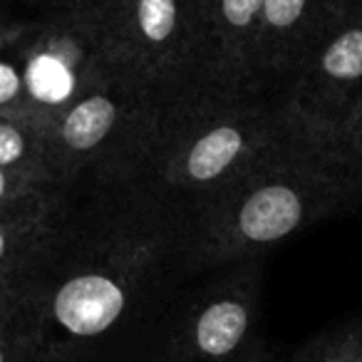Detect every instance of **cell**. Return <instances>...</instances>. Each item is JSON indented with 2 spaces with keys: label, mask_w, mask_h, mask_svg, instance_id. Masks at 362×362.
I'll return each mask as SVG.
<instances>
[{
  "label": "cell",
  "mask_w": 362,
  "mask_h": 362,
  "mask_svg": "<svg viewBox=\"0 0 362 362\" xmlns=\"http://www.w3.org/2000/svg\"><path fill=\"white\" fill-rule=\"evenodd\" d=\"M253 293L221 288L171 322L132 362H241L261 347L253 342Z\"/></svg>",
  "instance_id": "cell-1"
},
{
  "label": "cell",
  "mask_w": 362,
  "mask_h": 362,
  "mask_svg": "<svg viewBox=\"0 0 362 362\" xmlns=\"http://www.w3.org/2000/svg\"><path fill=\"white\" fill-rule=\"evenodd\" d=\"M303 218V202L288 187L256 192L238 214V233L248 243H271L288 236Z\"/></svg>",
  "instance_id": "cell-2"
},
{
  "label": "cell",
  "mask_w": 362,
  "mask_h": 362,
  "mask_svg": "<svg viewBox=\"0 0 362 362\" xmlns=\"http://www.w3.org/2000/svg\"><path fill=\"white\" fill-rule=\"evenodd\" d=\"M243 146V134L236 127H218L204 134L202 139L194 144L192 154H189L187 169L189 176L197 181H209L221 176L228 166L233 164Z\"/></svg>",
  "instance_id": "cell-3"
},
{
  "label": "cell",
  "mask_w": 362,
  "mask_h": 362,
  "mask_svg": "<svg viewBox=\"0 0 362 362\" xmlns=\"http://www.w3.org/2000/svg\"><path fill=\"white\" fill-rule=\"evenodd\" d=\"M117 119V107L107 97H87L67 112L62 122V139L72 149H92L110 134Z\"/></svg>",
  "instance_id": "cell-4"
},
{
  "label": "cell",
  "mask_w": 362,
  "mask_h": 362,
  "mask_svg": "<svg viewBox=\"0 0 362 362\" xmlns=\"http://www.w3.org/2000/svg\"><path fill=\"white\" fill-rule=\"evenodd\" d=\"M35 357V337L30 327L23 291L18 300L0 315V362H33Z\"/></svg>",
  "instance_id": "cell-5"
},
{
  "label": "cell",
  "mask_w": 362,
  "mask_h": 362,
  "mask_svg": "<svg viewBox=\"0 0 362 362\" xmlns=\"http://www.w3.org/2000/svg\"><path fill=\"white\" fill-rule=\"evenodd\" d=\"M291 362H362V322L308 342Z\"/></svg>",
  "instance_id": "cell-6"
},
{
  "label": "cell",
  "mask_w": 362,
  "mask_h": 362,
  "mask_svg": "<svg viewBox=\"0 0 362 362\" xmlns=\"http://www.w3.org/2000/svg\"><path fill=\"white\" fill-rule=\"evenodd\" d=\"M28 90L35 100L50 102V105H57V102L67 100L75 87V80H72V72L67 70V65L55 55H37L35 60L28 65Z\"/></svg>",
  "instance_id": "cell-7"
},
{
  "label": "cell",
  "mask_w": 362,
  "mask_h": 362,
  "mask_svg": "<svg viewBox=\"0 0 362 362\" xmlns=\"http://www.w3.org/2000/svg\"><path fill=\"white\" fill-rule=\"evenodd\" d=\"M322 70L335 80L362 77V30H347L322 55Z\"/></svg>",
  "instance_id": "cell-8"
},
{
  "label": "cell",
  "mask_w": 362,
  "mask_h": 362,
  "mask_svg": "<svg viewBox=\"0 0 362 362\" xmlns=\"http://www.w3.org/2000/svg\"><path fill=\"white\" fill-rule=\"evenodd\" d=\"M136 18L146 40L164 42L176 28V0H139Z\"/></svg>",
  "instance_id": "cell-9"
},
{
  "label": "cell",
  "mask_w": 362,
  "mask_h": 362,
  "mask_svg": "<svg viewBox=\"0 0 362 362\" xmlns=\"http://www.w3.org/2000/svg\"><path fill=\"white\" fill-rule=\"evenodd\" d=\"M305 0H263V18L273 28H288L300 18Z\"/></svg>",
  "instance_id": "cell-10"
},
{
  "label": "cell",
  "mask_w": 362,
  "mask_h": 362,
  "mask_svg": "<svg viewBox=\"0 0 362 362\" xmlns=\"http://www.w3.org/2000/svg\"><path fill=\"white\" fill-rule=\"evenodd\" d=\"M25 151V139L11 124H0V169L18 161Z\"/></svg>",
  "instance_id": "cell-11"
},
{
  "label": "cell",
  "mask_w": 362,
  "mask_h": 362,
  "mask_svg": "<svg viewBox=\"0 0 362 362\" xmlns=\"http://www.w3.org/2000/svg\"><path fill=\"white\" fill-rule=\"evenodd\" d=\"M223 16L231 25H248L256 18V13H261L263 0H221Z\"/></svg>",
  "instance_id": "cell-12"
},
{
  "label": "cell",
  "mask_w": 362,
  "mask_h": 362,
  "mask_svg": "<svg viewBox=\"0 0 362 362\" xmlns=\"http://www.w3.org/2000/svg\"><path fill=\"white\" fill-rule=\"evenodd\" d=\"M18 92H21V77H18L16 67L0 62V105L11 102Z\"/></svg>",
  "instance_id": "cell-13"
},
{
  "label": "cell",
  "mask_w": 362,
  "mask_h": 362,
  "mask_svg": "<svg viewBox=\"0 0 362 362\" xmlns=\"http://www.w3.org/2000/svg\"><path fill=\"white\" fill-rule=\"evenodd\" d=\"M18 296H21V288H8V286L0 288V315L18 300Z\"/></svg>",
  "instance_id": "cell-14"
},
{
  "label": "cell",
  "mask_w": 362,
  "mask_h": 362,
  "mask_svg": "<svg viewBox=\"0 0 362 362\" xmlns=\"http://www.w3.org/2000/svg\"><path fill=\"white\" fill-rule=\"evenodd\" d=\"M8 256H11V238H8V233L0 228V266L8 261Z\"/></svg>",
  "instance_id": "cell-15"
},
{
  "label": "cell",
  "mask_w": 362,
  "mask_h": 362,
  "mask_svg": "<svg viewBox=\"0 0 362 362\" xmlns=\"http://www.w3.org/2000/svg\"><path fill=\"white\" fill-rule=\"evenodd\" d=\"M241 362H278V360H273V357L261 347V350H256L253 355H248L246 360H241Z\"/></svg>",
  "instance_id": "cell-16"
},
{
  "label": "cell",
  "mask_w": 362,
  "mask_h": 362,
  "mask_svg": "<svg viewBox=\"0 0 362 362\" xmlns=\"http://www.w3.org/2000/svg\"><path fill=\"white\" fill-rule=\"evenodd\" d=\"M6 189H8V179H6V171L0 169V199L6 197Z\"/></svg>",
  "instance_id": "cell-17"
}]
</instances>
